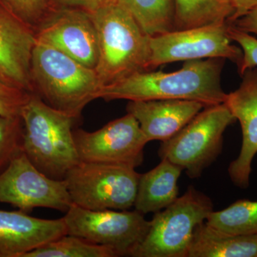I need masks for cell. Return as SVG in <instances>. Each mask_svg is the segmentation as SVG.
<instances>
[{"mask_svg": "<svg viewBox=\"0 0 257 257\" xmlns=\"http://www.w3.org/2000/svg\"><path fill=\"white\" fill-rule=\"evenodd\" d=\"M224 59L186 61L173 72L149 70L104 86L99 98L106 101L186 99L205 106L224 103L226 94L221 84Z\"/></svg>", "mask_w": 257, "mask_h": 257, "instance_id": "1", "label": "cell"}, {"mask_svg": "<svg viewBox=\"0 0 257 257\" xmlns=\"http://www.w3.org/2000/svg\"><path fill=\"white\" fill-rule=\"evenodd\" d=\"M23 150L47 177L62 180L80 162L74 143L73 116L47 104L31 93L21 113Z\"/></svg>", "mask_w": 257, "mask_h": 257, "instance_id": "2", "label": "cell"}, {"mask_svg": "<svg viewBox=\"0 0 257 257\" xmlns=\"http://www.w3.org/2000/svg\"><path fill=\"white\" fill-rule=\"evenodd\" d=\"M31 77L35 93L74 119L90 101L99 99L103 87L94 69L37 38L32 52Z\"/></svg>", "mask_w": 257, "mask_h": 257, "instance_id": "3", "label": "cell"}, {"mask_svg": "<svg viewBox=\"0 0 257 257\" xmlns=\"http://www.w3.org/2000/svg\"><path fill=\"white\" fill-rule=\"evenodd\" d=\"M98 37L95 72L103 87L150 70L149 36L119 4L90 13Z\"/></svg>", "mask_w": 257, "mask_h": 257, "instance_id": "4", "label": "cell"}, {"mask_svg": "<svg viewBox=\"0 0 257 257\" xmlns=\"http://www.w3.org/2000/svg\"><path fill=\"white\" fill-rule=\"evenodd\" d=\"M214 211L210 198L189 187L163 210L155 213L148 232L133 257H187L196 227Z\"/></svg>", "mask_w": 257, "mask_h": 257, "instance_id": "5", "label": "cell"}, {"mask_svg": "<svg viewBox=\"0 0 257 257\" xmlns=\"http://www.w3.org/2000/svg\"><path fill=\"white\" fill-rule=\"evenodd\" d=\"M236 121L224 103L206 106L175 136L162 142L159 156L197 178L220 155L225 130Z\"/></svg>", "mask_w": 257, "mask_h": 257, "instance_id": "6", "label": "cell"}, {"mask_svg": "<svg viewBox=\"0 0 257 257\" xmlns=\"http://www.w3.org/2000/svg\"><path fill=\"white\" fill-rule=\"evenodd\" d=\"M140 175L128 166L79 162L64 179L76 205L91 210H128L135 205Z\"/></svg>", "mask_w": 257, "mask_h": 257, "instance_id": "7", "label": "cell"}, {"mask_svg": "<svg viewBox=\"0 0 257 257\" xmlns=\"http://www.w3.org/2000/svg\"><path fill=\"white\" fill-rule=\"evenodd\" d=\"M63 218L67 234L111 248L117 256H130L150 226V221L135 209L91 210L73 203Z\"/></svg>", "mask_w": 257, "mask_h": 257, "instance_id": "8", "label": "cell"}, {"mask_svg": "<svg viewBox=\"0 0 257 257\" xmlns=\"http://www.w3.org/2000/svg\"><path fill=\"white\" fill-rule=\"evenodd\" d=\"M228 28L226 22L149 36L150 70L171 62L209 58L229 60L238 65L243 52L231 44Z\"/></svg>", "mask_w": 257, "mask_h": 257, "instance_id": "9", "label": "cell"}, {"mask_svg": "<svg viewBox=\"0 0 257 257\" xmlns=\"http://www.w3.org/2000/svg\"><path fill=\"white\" fill-rule=\"evenodd\" d=\"M0 203L28 214L38 207L67 212L72 204L65 180L47 177L23 151L0 173Z\"/></svg>", "mask_w": 257, "mask_h": 257, "instance_id": "10", "label": "cell"}, {"mask_svg": "<svg viewBox=\"0 0 257 257\" xmlns=\"http://www.w3.org/2000/svg\"><path fill=\"white\" fill-rule=\"evenodd\" d=\"M73 135L80 162L133 168L143 163L144 149L149 143L138 120L128 113L95 132L77 130Z\"/></svg>", "mask_w": 257, "mask_h": 257, "instance_id": "11", "label": "cell"}, {"mask_svg": "<svg viewBox=\"0 0 257 257\" xmlns=\"http://www.w3.org/2000/svg\"><path fill=\"white\" fill-rule=\"evenodd\" d=\"M36 36L83 65L95 69L99 48L97 32L90 13L62 8L44 20Z\"/></svg>", "mask_w": 257, "mask_h": 257, "instance_id": "12", "label": "cell"}, {"mask_svg": "<svg viewBox=\"0 0 257 257\" xmlns=\"http://www.w3.org/2000/svg\"><path fill=\"white\" fill-rule=\"evenodd\" d=\"M36 34L13 13L0 8V80L11 87L35 93L31 77Z\"/></svg>", "mask_w": 257, "mask_h": 257, "instance_id": "13", "label": "cell"}, {"mask_svg": "<svg viewBox=\"0 0 257 257\" xmlns=\"http://www.w3.org/2000/svg\"><path fill=\"white\" fill-rule=\"evenodd\" d=\"M242 82L234 92L226 94L224 104L242 131V145L239 156L228 168L231 182L240 188H247L251 164L257 154V69L243 73Z\"/></svg>", "mask_w": 257, "mask_h": 257, "instance_id": "14", "label": "cell"}, {"mask_svg": "<svg viewBox=\"0 0 257 257\" xmlns=\"http://www.w3.org/2000/svg\"><path fill=\"white\" fill-rule=\"evenodd\" d=\"M65 234L67 226L63 217L40 219L21 210L0 209V257H23Z\"/></svg>", "mask_w": 257, "mask_h": 257, "instance_id": "15", "label": "cell"}, {"mask_svg": "<svg viewBox=\"0 0 257 257\" xmlns=\"http://www.w3.org/2000/svg\"><path fill=\"white\" fill-rule=\"evenodd\" d=\"M206 107L186 99L130 101L126 111L140 123L148 142H165L175 136Z\"/></svg>", "mask_w": 257, "mask_h": 257, "instance_id": "16", "label": "cell"}, {"mask_svg": "<svg viewBox=\"0 0 257 257\" xmlns=\"http://www.w3.org/2000/svg\"><path fill=\"white\" fill-rule=\"evenodd\" d=\"M155 168L140 175L135 210L141 214L157 213L178 198V180L182 169L167 160H161Z\"/></svg>", "mask_w": 257, "mask_h": 257, "instance_id": "17", "label": "cell"}, {"mask_svg": "<svg viewBox=\"0 0 257 257\" xmlns=\"http://www.w3.org/2000/svg\"><path fill=\"white\" fill-rule=\"evenodd\" d=\"M187 257H257V234H226L204 221L194 230Z\"/></svg>", "mask_w": 257, "mask_h": 257, "instance_id": "18", "label": "cell"}, {"mask_svg": "<svg viewBox=\"0 0 257 257\" xmlns=\"http://www.w3.org/2000/svg\"><path fill=\"white\" fill-rule=\"evenodd\" d=\"M175 30L226 23L234 13L231 0H175Z\"/></svg>", "mask_w": 257, "mask_h": 257, "instance_id": "19", "label": "cell"}, {"mask_svg": "<svg viewBox=\"0 0 257 257\" xmlns=\"http://www.w3.org/2000/svg\"><path fill=\"white\" fill-rule=\"evenodd\" d=\"M147 35L157 36L175 30V0H119Z\"/></svg>", "mask_w": 257, "mask_h": 257, "instance_id": "20", "label": "cell"}, {"mask_svg": "<svg viewBox=\"0 0 257 257\" xmlns=\"http://www.w3.org/2000/svg\"><path fill=\"white\" fill-rule=\"evenodd\" d=\"M206 223L226 234H257V201L241 199L222 210L213 211Z\"/></svg>", "mask_w": 257, "mask_h": 257, "instance_id": "21", "label": "cell"}, {"mask_svg": "<svg viewBox=\"0 0 257 257\" xmlns=\"http://www.w3.org/2000/svg\"><path fill=\"white\" fill-rule=\"evenodd\" d=\"M111 248L65 234L24 255L23 257H116Z\"/></svg>", "mask_w": 257, "mask_h": 257, "instance_id": "22", "label": "cell"}, {"mask_svg": "<svg viewBox=\"0 0 257 257\" xmlns=\"http://www.w3.org/2000/svg\"><path fill=\"white\" fill-rule=\"evenodd\" d=\"M23 133L21 117L0 116V173L23 151Z\"/></svg>", "mask_w": 257, "mask_h": 257, "instance_id": "23", "label": "cell"}, {"mask_svg": "<svg viewBox=\"0 0 257 257\" xmlns=\"http://www.w3.org/2000/svg\"><path fill=\"white\" fill-rule=\"evenodd\" d=\"M228 33L231 40L239 44L242 50V59L237 65L238 72L242 76L248 69L257 67V39L230 23Z\"/></svg>", "mask_w": 257, "mask_h": 257, "instance_id": "24", "label": "cell"}, {"mask_svg": "<svg viewBox=\"0 0 257 257\" xmlns=\"http://www.w3.org/2000/svg\"><path fill=\"white\" fill-rule=\"evenodd\" d=\"M31 93L11 87L0 80V116L21 117L22 110Z\"/></svg>", "mask_w": 257, "mask_h": 257, "instance_id": "25", "label": "cell"}, {"mask_svg": "<svg viewBox=\"0 0 257 257\" xmlns=\"http://www.w3.org/2000/svg\"><path fill=\"white\" fill-rule=\"evenodd\" d=\"M10 10L25 23L32 25L40 20L46 10L48 0H5Z\"/></svg>", "mask_w": 257, "mask_h": 257, "instance_id": "26", "label": "cell"}, {"mask_svg": "<svg viewBox=\"0 0 257 257\" xmlns=\"http://www.w3.org/2000/svg\"><path fill=\"white\" fill-rule=\"evenodd\" d=\"M62 8H77L92 13L119 3V0H55Z\"/></svg>", "mask_w": 257, "mask_h": 257, "instance_id": "27", "label": "cell"}, {"mask_svg": "<svg viewBox=\"0 0 257 257\" xmlns=\"http://www.w3.org/2000/svg\"><path fill=\"white\" fill-rule=\"evenodd\" d=\"M230 24L243 32L257 35V5L241 18Z\"/></svg>", "mask_w": 257, "mask_h": 257, "instance_id": "28", "label": "cell"}, {"mask_svg": "<svg viewBox=\"0 0 257 257\" xmlns=\"http://www.w3.org/2000/svg\"><path fill=\"white\" fill-rule=\"evenodd\" d=\"M234 8V13L227 22L232 23L248 13L253 7L257 5V0H231Z\"/></svg>", "mask_w": 257, "mask_h": 257, "instance_id": "29", "label": "cell"}]
</instances>
